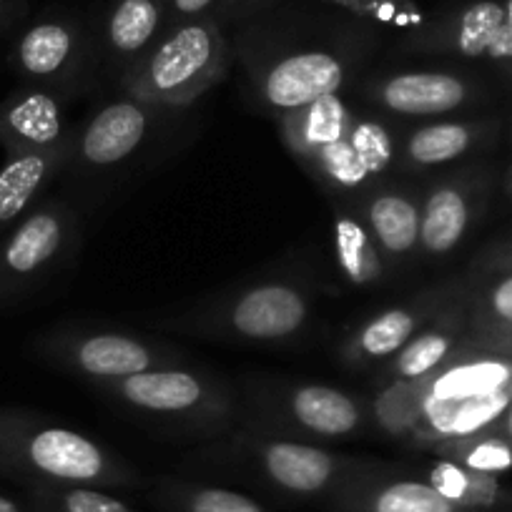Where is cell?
I'll return each instance as SVG.
<instances>
[{"label":"cell","instance_id":"1","mask_svg":"<svg viewBox=\"0 0 512 512\" xmlns=\"http://www.w3.org/2000/svg\"><path fill=\"white\" fill-rule=\"evenodd\" d=\"M231 31L251 103L274 121L352 88L387 41L319 0H287Z\"/></svg>","mask_w":512,"mask_h":512},{"label":"cell","instance_id":"2","mask_svg":"<svg viewBox=\"0 0 512 512\" xmlns=\"http://www.w3.org/2000/svg\"><path fill=\"white\" fill-rule=\"evenodd\" d=\"M405 123L374 111L352 91L332 93L277 121L282 144L329 204H359L400 174Z\"/></svg>","mask_w":512,"mask_h":512},{"label":"cell","instance_id":"3","mask_svg":"<svg viewBox=\"0 0 512 512\" xmlns=\"http://www.w3.org/2000/svg\"><path fill=\"white\" fill-rule=\"evenodd\" d=\"M189 126V108L159 106L113 91L73 128L68 161L58 176L66 199L86 209L103 204L174 154Z\"/></svg>","mask_w":512,"mask_h":512},{"label":"cell","instance_id":"4","mask_svg":"<svg viewBox=\"0 0 512 512\" xmlns=\"http://www.w3.org/2000/svg\"><path fill=\"white\" fill-rule=\"evenodd\" d=\"M317 297L304 274L277 272L156 319L164 332L229 344L297 342L314 322Z\"/></svg>","mask_w":512,"mask_h":512},{"label":"cell","instance_id":"5","mask_svg":"<svg viewBox=\"0 0 512 512\" xmlns=\"http://www.w3.org/2000/svg\"><path fill=\"white\" fill-rule=\"evenodd\" d=\"M93 390L131 420L176 437H226L244 417L229 384L191 364L93 384Z\"/></svg>","mask_w":512,"mask_h":512},{"label":"cell","instance_id":"6","mask_svg":"<svg viewBox=\"0 0 512 512\" xmlns=\"http://www.w3.org/2000/svg\"><path fill=\"white\" fill-rule=\"evenodd\" d=\"M0 470L33 487H111L136 480L134 467L98 440L16 407H0Z\"/></svg>","mask_w":512,"mask_h":512},{"label":"cell","instance_id":"7","mask_svg":"<svg viewBox=\"0 0 512 512\" xmlns=\"http://www.w3.org/2000/svg\"><path fill=\"white\" fill-rule=\"evenodd\" d=\"M512 402V359L462 342L455 357L425 382L422 420L412 445L432 450L487 430Z\"/></svg>","mask_w":512,"mask_h":512},{"label":"cell","instance_id":"8","mask_svg":"<svg viewBox=\"0 0 512 512\" xmlns=\"http://www.w3.org/2000/svg\"><path fill=\"white\" fill-rule=\"evenodd\" d=\"M234 63L231 36L214 16L179 23L123 78L118 91L171 108H191Z\"/></svg>","mask_w":512,"mask_h":512},{"label":"cell","instance_id":"9","mask_svg":"<svg viewBox=\"0 0 512 512\" xmlns=\"http://www.w3.org/2000/svg\"><path fill=\"white\" fill-rule=\"evenodd\" d=\"M241 410V420L314 445L357 440L369 430L367 397L332 384L249 377Z\"/></svg>","mask_w":512,"mask_h":512},{"label":"cell","instance_id":"10","mask_svg":"<svg viewBox=\"0 0 512 512\" xmlns=\"http://www.w3.org/2000/svg\"><path fill=\"white\" fill-rule=\"evenodd\" d=\"M81 244V211L66 196H43L0 236V309L51 284Z\"/></svg>","mask_w":512,"mask_h":512},{"label":"cell","instance_id":"11","mask_svg":"<svg viewBox=\"0 0 512 512\" xmlns=\"http://www.w3.org/2000/svg\"><path fill=\"white\" fill-rule=\"evenodd\" d=\"M18 83L46 88L66 101L98 91L96 28L78 13H43L28 23L8 53Z\"/></svg>","mask_w":512,"mask_h":512},{"label":"cell","instance_id":"12","mask_svg":"<svg viewBox=\"0 0 512 512\" xmlns=\"http://www.w3.org/2000/svg\"><path fill=\"white\" fill-rule=\"evenodd\" d=\"M33 349L43 362L93 384L116 382L151 369L181 367L189 357L179 347L126 329L63 324L46 329L33 339Z\"/></svg>","mask_w":512,"mask_h":512},{"label":"cell","instance_id":"13","mask_svg":"<svg viewBox=\"0 0 512 512\" xmlns=\"http://www.w3.org/2000/svg\"><path fill=\"white\" fill-rule=\"evenodd\" d=\"M221 452L229 460L244 462L277 490L299 497H314L324 492L339 495L349 477L364 465L322 445L277 435L246 420H241V425L226 435Z\"/></svg>","mask_w":512,"mask_h":512},{"label":"cell","instance_id":"14","mask_svg":"<svg viewBox=\"0 0 512 512\" xmlns=\"http://www.w3.org/2000/svg\"><path fill=\"white\" fill-rule=\"evenodd\" d=\"M395 53L512 68V0H465L430 13L417 33L397 38Z\"/></svg>","mask_w":512,"mask_h":512},{"label":"cell","instance_id":"15","mask_svg":"<svg viewBox=\"0 0 512 512\" xmlns=\"http://www.w3.org/2000/svg\"><path fill=\"white\" fill-rule=\"evenodd\" d=\"M362 103L400 123H422L462 113L480 98L460 68H369L349 88Z\"/></svg>","mask_w":512,"mask_h":512},{"label":"cell","instance_id":"16","mask_svg":"<svg viewBox=\"0 0 512 512\" xmlns=\"http://www.w3.org/2000/svg\"><path fill=\"white\" fill-rule=\"evenodd\" d=\"M467 282H445L420 289L402 302L369 314L339 344V362L357 372H374L390 362L442 307L467 292Z\"/></svg>","mask_w":512,"mask_h":512},{"label":"cell","instance_id":"17","mask_svg":"<svg viewBox=\"0 0 512 512\" xmlns=\"http://www.w3.org/2000/svg\"><path fill=\"white\" fill-rule=\"evenodd\" d=\"M169 26V0H108L96 28V53L101 86L118 91L161 41Z\"/></svg>","mask_w":512,"mask_h":512},{"label":"cell","instance_id":"18","mask_svg":"<svg viewBox=\"0 0 512 512\" xmlns=\"http://www.w3.org/2000/svg\"><path fill=\"white\" fill-rule=\"evenodd\" d=\"M357 206L392 277L407 272L420 262L422 186H417L415 179L397 176V179L369 191Z\"/></svg>","mask_w":512,"mask_h":512},{"label":"cell","instance_id":"19","mask_svg":"<svg viewBox=\"0 0 512 512\" xmlns=\"http://www.w3.org/2000/svg\"><path fill=\"white\" fill-rule=\"evenodd\" d=\"M66 106L58 93L18 83L0 101V146L6 159L71 146L76 123L68 121Z\"/></svg>","mask_w":512,"mask_h":512},{"label":"cell","instance_id":"20","mask_svg":"<svg viewBox=\"0 0 512 512\" xmlns=\"http://www.w3.org/2000/svg\"><path fill=\"white\" fill-rule=\"evenodd\" d=\"M482 196V176L475 171L442 174L422 186V259H445L467 239Z\"/></svg>","mask_w":512,"mask_h":512},{"label":"cell","instance_id":"21","mask_svg":"<svg viewBox=\"0 0 512 512\" xmlns=\"http://www.w3.org/2000/svg\"><path fill=\"white\" fill-rule=\"evenodd\" d=\"M490 134L492 123L477 118L450 116L405 123L400 141V174L417 179L457 164L467 159Z\"/></svg>","mask_w":512,"mask_h":512},{"label":"cell","instance_id":"22","mask_svg":"<svg viewBox=\"0 0 512 512\" xmlns=\"http://www.w3.org/2000/svg\"><path fill=\"white\" fill-rule=\"evenodd\" d=\"M470 292V287H467ZM467 292L442 307L390 362L374 369L377 382L390 379H427L450 362L470 332V307Z\"/></svg>","mask_w":512,"mask_h":512},{"label":"cell","instance_id":"23","mask_svg":"<svg viewBox=\"0 0 512 512\" xmlns=\"http://www.w3.org/2000/svg\"><path fill=\"white\" fill-rule=\"evenodd\" d=\"M339 495L362 512H465L427 480L379 475L377 467L369 462L349 477Z\"/></svg>","mask_w":512,"mask_h":512},{"label":"cell","instance_id":"24","mask_svg":"<svg viewBox=\"0 0 512 512\" xmlns=\"http://www.w3.org/2000/svg\"><path fill=\"white\" fill-rule=\"evenodd\" d=\"M66 149L41 151V154L8 156L0 166V236L18 224L58 181L68 161Z\"/></svg>","mask_w":512,"mask_h":512},{"label":"cell","instance_id":"25","mask_svg":"<svg viewBox=\"0 0 512 512\" xmlns=\"http://www.w3.org/2000/svg\"><path fill=\"white\" fill-rule=\"evenodd\" d=\"M329 206H332L334 262H337L342 277L357 289L379 287L387 279H392L359 206L339 204V201Z\"/></svg>","mask_w":512,"mask_h":512},{"label":"cell","instance_id":"26","mask_svg":"<svg viewBox=\"0 0 512 512\" xmlns=\"http://www.w3.org/2000/svg\"><path fill=\"white\" fill-rule=\"evenodd\" d=\"M427 379H390L377 382V392L367 397L369 430L395 442L412 445L422 420Z\"/></svg>","mask_w":512,"mask_h":512},{"label":"cell","instance_id":"27","mask_svg":"<svg viewBox=\"0 0 512 512\" xmlns=\"http://www.w3.org/2000/svg\"><path fill=\"white\" fill-rule=\"evenodd\" d=\"M319 3L395 41L417 33L430 18L420 0H319Z\"/></svg>","mask_w":512,"mask_h":512},{"label":"cell","instance_id":"28","mask_svg":"<svg viewBox=\"0 0 512 512\" xmlns=\"http://www.w3.org/2000/svg\"><path fill=\"white\" fill-rule=\"evenodd\" d=\"M427 482L440 495H445L452 505L460 510H477V507H492L500 500V482L495 475L475 472L450 460H437L427 470Z\"/></svg>","mask_w":512,"mask_h":512},{"label":"cell","instance_id":"29","mask_svg":"<svg viewBox=\"0 0 512 512\" xmlns=\"http://www.w3.org/2000/svg\"><path fill=\"white\" fill-rule=\"evenodd\" d=\"M432 452L442 460L457 462V465L470 467L475 472H487V475L512 470V445L490 427L475 432V435L440 442L432 447Z\"/></svg>","mask_w":512,"mask_h":512},{"label":"cell","instance_id":"30","mask_svg":"<svg viewBox=\"0 0 512 512\" xmlns=\"http://www.w3.org/2000/svg\"><path fill=\"white\" fill-rule=\"evenodd\" d=\"M166 500L176 512H267L256 500L226 487L171 485Z\"/></svg>","mask_w":512,"mask_h":512},{"label":"cell","instance_id":"31","mask_svg":"<svg viewBox=\"0 0 512 512\" xmlns=\"http://www.w3.org/2000/svg\"><path fill=\"white\" fill-rule=\"evenodd\" d=\"M38 512H131L98 487H33Z\"/></svg>","mask_w":512,"mask_h":512},{"label":"cell","instance_id":"32","mask_svg":"<svg viewBox=\"0 0 512 512\" xmlns=\"http://www.w3.org/2000/svg\"><path fill=\"white\" fill-rule=\"evenodd\" d=\"M470 307V332L480 334L492 329L512 327V274H505L482 292H467Z\"/></svg>","mask_w":512,"mask_h":512},{"label":"cell","instance_id":"33","mask_svg":"<svg viewBox=\"0 0 512 512\" xmlns=\"http://www.w3.org/2000/svg\"><path fill=\"white\" fill-rule=\"evenodd\" d=\"M282 3H287V0H226L224 6H221L219 16H216V21L226 31H231V28L241 26V23L251 21L256 16H262V13L272 11V8L282 6Z\"/></svg>","mask_w":512,"mask_h":512},{"label":"cell","instance_id":"34","mask_svg":"<svg viewBox=\"0 0 512 512\" xmlns=\"http://www.w3.org/2000/svg\"><path fill=\"white\" fill-rule=\"evenodd\" d=\"M224 3L226 0H169V26H166V31L179 26V23L196 21V18H216Z\"/></svg>","mask_w":512,"mask_h":512},{"label":"cell","instance_id":"35","mask_svg":"<svg viewBox=\"0 0 512 512\" xmlns=\"http://www.w3.org/2000/svg\"><path fill=\"white\" fill-rule=\"evenodd\" d=\"M467 342L485 347L490 352L502 354V357L512 359V327L510 329H492V332L480 334H467Z\"/></svg>","mask_w":512,"mask_h":512},{"label":"cell","instance_id":"36","mask_svg":"<svg viewBox=\"0 0 512 512\" xmlns=\"http://www.w3.org/2000/svg\"><path fill=\"white\" fill-rule=\"evenodd\" d=\"M26 0H0V41L23 18Z\"/></svg>","mask_w":512,"mask_h":512},{"label":"cell","instance_id":"37","mask_svg":"<svg viewBox=\"0 0 512 512\" xmlns=\"http://www.w3.org/2000/svg\"><path fill=\"white\" fill-rule=\"evenodd\" d=\"M482 267L485 269L490 267V269H497V272L512 274V246L497 251L495 256H485V259H482Z\"/></svg>","mask_w":512,"mask_h":512},{"label":"cell","instance_id":"38","mask_svg":"<svg viewBox=\"0 0 512 512\" xmlns=\"http://www.w3.org/2000/svg\"><path fill=\"white\" fill-rule=\"evenodd\" d=\"M490 430H495L497 435L505 437V440L512 445V402H510V407H507V410L502 412L495 422H492Z\"/></svg>","mask_w":512,"mask_h":512},{"label":"cell","instance_id":"39","mask_svg":"<svg viewBox=\"0 0 512 512\" xmlns=\"http://www.w3.org/2000/svg\"><path fill=\"white\" fill-rule=\"evenodd\" d=\"M0 512H23V507L13 497L0 495Z\"/></svg>","mask_w":512,"mask_h":512},{"label":"cell","instance_id":"40","mask_svg":"<svg viewBox=\"0 0 512 512\" xmlns=\"http://www.w3.org/2000/svg\"><path fill=\"white\" fill-rule=\"evenodd\" d=\"M507 189H510V194H512V171H510V176H507Z\"/></svg>","mask_w":512,"mask_h":512}]
</instances>
